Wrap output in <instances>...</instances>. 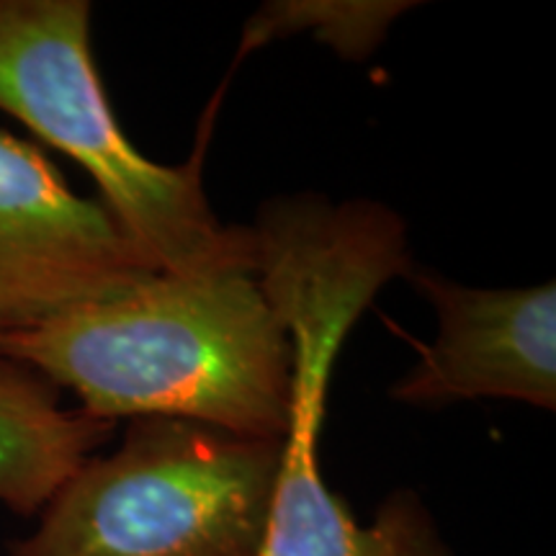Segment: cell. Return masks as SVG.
Wrapping results in <instances>:
<instances>
[{
  "label": "cell",
  "instance_id": "cell-2",
  "mask_svg": "<svg viewBox=\"0 0 556 556\" xmlns=\"http://www.w3.org/2000/svg\"><path fill=\"white\" fill-rule=\"evenodd\" d=\"M397 276L394 248L356 222L302 217L263 235L255 278L294 345V415L261 556H451L417 492L394 490L361 526L319 471L332 364L361 312Z\"/></svg>",
  "mask_w": 556,
  "mask_h": 556
},
{
  "label": "cell",
  "instance_id": "cell-1",
  "mask_svg": "<svg viewBox=\"0 0 556 556\" xmlns=\"http://www.w3.org/2000/svg\"><path fill=\"white\" fill-rule=\"evenodd\" d=\"M0 356L37 368L109 422L173 417L283 441L294 415V345L242 268L155 274L0 336Z\"/></svg>",
  "mask_w": 556,
  "mask_h": 556
},
{
  "label": "cell",
  "instance_id": "cell-5",
  "mask_svg": "<svg viewBox=\"0 0 556 556\" xmlns=\"http://www.w3.org/2000/svg\"><path fill=\"white\" fill-rule=\"evenodd\" d=\"M160 268L37 144L0 129V336L116 296Z\"/></svg>",
  "mask_w": 556,
  "mask_h": 556
},
{
  "label": "cell",
  "instance_id": "cell-7",
  "mask_svg": "<svg viewBox=\"0 0 556 556\" xmlns=\"http://www.w3.org/2000/svg\"><path fill=\"white\" fill-rule=\"evenodd\" d=\"M116 422L60 405V387L37 368L0 356V503L18 516L45 510L54 492Z\"/></svg>",
  "mask_w": 556,
  "mask_h": 556
},
{
  "label": "cell",
  "instance_id": "cell-8",
  "mask_svg": "<svg viewBox=\"0 0 556 556\" xmlns=\"http://www.w3.org/2000/svg\"><path fill=\"white\" fill-rule=\"evenodd\" d=\"M417 3L400 0H287L268 3L250 18L240 52L289 34L312 31L343 58H368L394 18Z\"/></svg>",
  "mask_w": 556,
  "mask_h": 556
},
{
  "label": "cell",
  "instance_id": "cell-3",
  "mask_svg": "<svg viewBox=\"0 0 556 556\" xmlns=\"http://www.w3.org/2000/svg\"><path fill=\"white\" fill-rule=\"evenodd\" d=\"M0 109L73 157L160 274H253L248 227H227L201 186V155L160 165L124 135L90 50L88 0H0Z\"/></svg>",
  "mask_w": 556,
  "mask_h": 556
},
{
  "label": "cell",
  "instance_id": "cell-6",
  "mask_svg": "<svg viewBox=\"0 0 556 556\" xmlns=\"http://www.w3.org/2000/svg\"><path fill=\"white\" fill-rule=\"evenodd\" d=\"M433 304L438 336L392 397L413 407L513 400L556 407V283L471 289L413 266L407 274Z\"/></svg>",
  "mask_w": 556,
  "mask_h": 556
},
{
  "label": "cell",
  "instance_id": "cell-4",
  "mask_svg": "<svg viewBox=\"0 0 556 556\" xmlns=\"http://www.w3.org/2000/svg\"><path fill=\"white\" fill-rule=\"evenodd\" d=\"M283 441L137 417L90 456L11 556H261Z\"/></svg>",
  "mask_w": 556,
  "mask_h": 556
}]
</instances>
